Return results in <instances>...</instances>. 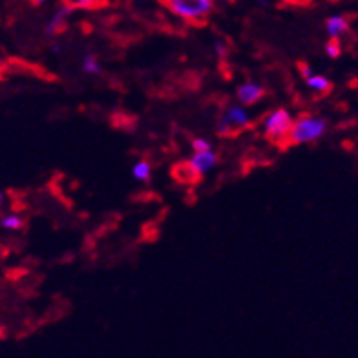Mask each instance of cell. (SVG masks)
<instances>
[{
	"mask_svg": "<svg viewBox=\"0 0 358 358\" xmlns=\"http://www.w3.org/2000/svg\"><path fill=\"white\" fill-rule=\"evenodd\" d=\"M249 124L250 117L247 110L243 106H231V108H227L225 115L217 121L216 132L220 137H234Z\"/></svg>",
	"mask_w": 358,
	"mask_h": 358,
	"instance_id": "cell-4",
	"label": "cell"
},
{
	"mask_svg": "<svg viewBox=\"0 0 358 358\" xmlns=\"http://www.w3.org/2000/svg\"><path fill=\"white\" fill-rule=\"evenodd\" d=\"M170 13L192 26H205L214 11L213 0H157Z\"/></svg>",
	"mask_w": 358,
	"mask_h": 358,
	"instance_id": "cell-1",
	"label": "cell"
},
{
	"mask_svg": "<svg viewBox=\"0 0 358 358\" xmlns=\"http://www.w3.org/2000/svg\"><path fill=\"white\" fill-rule=\"evenodd\" d=\"M134 178L139 179V181H148L150 179V174H152V166L148 161H139V163H136V166H134L132 170Z\"/></svg>",
	"mask_w": 358,
	"mask_h": 358,
	"instance_id": "cell-13",
	"label": "cell"
},
{
	"mask_svg": "<svg viewBox=\"0 0 358 358\" xmlns=\"http://www.w3.org/2000/svg\"><path fill=\"white\" fill-rule=\"evenodd\" d=\"M325 29H327V34L329 37H336L338 38L340 35H344L345 31L349 29V20L342 15H335V17H329L327 22H325Z\"/></svg>",
	"mask_w": 358,
	"mask_h": 358,
	"instance_id": "cell-9",
	"label": "cell"
},
{
	"mask_svg": "<svg viewBox=\"0 0 358 358\" xmlns=\"http://www.w3.org/2000/svg\"><path fill=\"white\" fill-rule=\"evenodd\" d=\"M68 4H70V2H68ZM97 4H103V2H101V0H73L70 6L73 10H76V8H86V10H90V8H95Z\"/></svg>",
	"mask_w": 358,
	"mask_h": 358,
	"instance_id": "cell-15",
	"label": "cell"
},
{
	"mask_svg": "<svg viewBox=\"0 0 358 358\" xmlns=\"http://www.w3.org/2000/svg\"><path fill=\"white\" fill-rule=\"evenodd\" d=\"M325 53L331 57V59H338L340 53H342V44L336 37H331V41L325 44Z\"/></svg>",
	"mask_w": 358,
	"mask_h": 358,
	"instance_id": "cell-14",
	"label": "cell"
},
{
	"mask_svg": "<svg viewBox=\"0 0 358 358\" xmlns=\"http://www.w3.org/2000/svg\"><path fill=\"white\" fill-rule=\"evenodd\" d=\"M327 130V121L316 115H302L292 123L291 132L287 137V145H307L318 141Z\"/></svg>",
	"mask_w": 358,
	"mask_h": 358,
	"instance_id": "cell-2",
	"label": "cell"
},
{
	"mask_svg": "<svg viewBox=\"0 0 358 358\" xmlns=\"http://www.w3.org/2000/svg\"><path fill=\"white\" fill-rule=\"evenodd\" d=\"M298 70H300V73H302L303 79H307L309 76H313V70L307 66L306 62H298Z\"/></svg>",
	"mask_w": 358,
	"mask_h": 358,
	"instance_id": "cell-17",
	"label": "cell"
},
{
	"mask_svg": "<svg viewBox=\"0 0 358 358\" xmlns=\"http://www.w3.org/2000/svg\"><path fill=\"white\" fill-rule=\"evenodd\" d=\"M190 165L194 166V170L198 172V174H208L214 166L217 165V156L210 150H203V152H196L192 157H190Z\"/></svg>",
	"mask_w": 358,
	"mask_h": 358,
	"instance_id": "cell-7",
	"label": "cell"
},
{
	"mask_svg": "<svg viewBox=\"0 0 358 358\" xmlns=\"http://www.w3.org/2000/svg\"><path fill=\"white\" fill-rule=\"evenodd\" d=\"M172 176L178 179L179 183H198L201 179V174H198L194 166L190 165V161H183V163H176V166L172 169Z\"/></svg>",
	"mask_w": 358,
	"mask_h": 358,
	"instance_id": "cell-8",
	"label": "cell"
},
{
	"mask_svg": "<svg viewBox=\"0 0 358 358\" xmlns=\"http://www.w3.org/2000/svg\"><path fill=\"white\" fill-rule=\"evenodd\" d=\"M71 11H73V8H71L68 2H64V4L59 6V10L52 15V19H50V22H48L46 34L48 35L62 34V31H64V28H66V20H68V17L71 15Z\"/></svg>",
	"mask_w": 358,
	"mask_h": 358,
	"instance_id": "cell-6",
	"label": "cell"
},
{
	"mask_svg": "<svg viewBox=\"0 0 358 358\" xmlns=\"http://www.w3.org/2000/svg\"><path fill=\"white\" fill-rule=\"evenodd\" d=\"M0 227L6 231H20L24 227V220L19 214H6L4 217H0Z\"/></svg>",
	"mask_w": 358,
	"mask_h": 358,
	"instance_id": "cell-12",
	"label": "cell"
},
{
	"mask_svg": "<svg viewBox=\"0 0 358 358\" xmlns=\"http://www.w3.org/2000/svg\"><path fill=\"white\" fill-rule=\"evenodd\" d=\"M80 68H83L85 73H90V76H101V73H103L99 61H97V57H95L92 52L85 53L83 62H80Z\"/></svg>",
	"mask_w": 358,
	"mask_h": 358,
	"instance_id": "cell-10",
	"label": "cell"
},
{
	"mask_svg": "<svg viewBox=\"0 0 358 358\" xmlns=\"http://www.w3.org/2000/svg\"><path fill=\"white\" fill-rule=\"evenodd\" d=\"M292 123H294V119L287 110H274L265 119V139H268L273 145L282 146L283 141L289 137ZM285 146H289L287 143H285Z\"/></svg>",
	"mask_w": 358,
	"mask_h": 358,
	"instance_id": "cell-3",
	"label": "cell"
},
{
	"mask_svg": "<svg viewBox=\"0 0 358 358\" xmlns=\"http://www.w3.org/2000/svg\"><path fill=\"white\" fill-rule=\"evenodd\" d=\"M306 83H307V86H309V88H313L315 92H320V94H327V92L333 88V85H331V80L327 79V77L315 76V73L307 77Z\"/></svg>",
	"mask_w": 358,
	"mask_h": 358,
	"instance_id": "cell-11",
	"label": "cell"
},
{
	"mask_svg": "<svg viewBox=\"0 0 358 358\" xmlns=\"http://www.w3.org/2000/svg\"><path fill=\"white\" fill-rule=\"evenodd\" d=\"M283 2H287V4L292 6H309L313 0H283Z\"/></svg>",
	"mask_w": 358,
	"mask_h": 358,
	"instance_id": "cell-18",
	"label": "cell"
},
{
	"mask_svg": "<svg viewBox=\"0 0 358 358\" xmlns=\"http://www.w3.org/2000/svg\"><path fill=\"white\" fill-rule=\"evenodd\" d=\"M264 86H259L258 83H252V80L243 83V85H240L238 90H236V97H238V101L241 104H245V106H252V104L259 103V101L264 99Z\"/></svg>",
	"mask_w": 358,
	"mask_h": 358,
	"instance_id": "cell-5",
	"label": "cell"
},
{
	"mask_svg": "<svg viewBox=\"0 0 358 358\" xmlns=\"http://www.w3.org/2000/svg\"><path fill=\"white\" fill-rule=\"evenodd\" d=\"M192 148L194 152H203V150H210L213 146H210V143L207 141V139H201V137H196V139H192Z\"/></svg>",
	"mask_w": 358,
	"mask_h": 358,
	"instance_id": "cell-16",
	"label": "cell"
}]
</instances>
